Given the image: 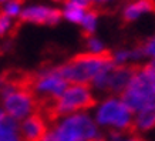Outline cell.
I'll list each match as a JSON object with an SVG mask.
<instances>
[{"label": "cell", "instance_id": "3957f363", "mask_svg": "<svg viewBox=\"0 0 155 141\" xmlns=\"http://www.w3.org/2000/svg\"><path fill=\"white\" fill-rule=\"evenodd\" d=\"M97 123L101 126H110L122 134H135V124L132 113L121 100L108 97L100 106L97 111Z\"/></svg>", "mask_w": 155, "mask_h": 141}, {"label": "cell", "instance_id": "4fadbf2b", "mask_svg": "<svg viewBox=\"0 0 155 141\" xmlns=\"http://www.w3.org/2000/svg\"><path fill=\"white\" fill-rule=\"evenodd\" d=\"M2 13L9 16L10 19L20 16V13H21V0H9V2H6Z\"/></svg>", "mask_w": 155, "mask_h": 141}, {"label": "cell", "instance_id": "6da1fadb", "mask_svg": "<svg viewBox=\"0 0 155 141\" xmlns=\"http://www.w3.org/2000/svg\"><path fill=\"white\" fill-rule=\"evenodd\" d=\"M108 64L114 63V54L110 50L101 53H81L67 61L66 64L56 69V73L68 84H85L90 86L98 71ZM117 66V64H115Z\"/></svg>", "mask_w": 155, "mask_h": 141}, {"label": "cell", "instance_id": "7a4b0ae2", "mask_svg": "<svg viewBox=\"0 0 155 141\" xmlns=\"http://www.w3.org/2000/svg\"><path fill=\"white\" fill-rule=\"evenodd\" d=\"M121 101L130 111H140L148 104L155 101V70L147 63L140 64L135 76L131 79L130 84L124 93L120 96Z\"/></svg>", "mask_w": 155, "mask_h": 141}, {"label": "cell", "instance_id": "30bf717a", "mask_svg": "<svg viewBox=\"0 0 155 141\" xmlns=\"http://www.w3.org/2000/svg\"><path fill=\"white\" fill-rule=\"evenodd\" d=\"M0 141H20L19 123L5 111H0Z\"/></svg>", "mask_w": 155, "mask_h": 141}, {"label": "cell", "instance_id": "603a6c76", "mask_svg": "<svg viewBox=\"0 0 155 141\" xmlns=\"http://www.w3.org/2000/svg\"><path fill=\"white\" fill-rule=\"evenodd\" d=\"M101 2H108V0H101Z\"/></svg>", "mask_w": 155, "mask_h": 141}, {"label": "cell", "instance_id": "ffe728a7", "mask_svg": "<svg viewBox=\"0 0 155 141\" xmlns=\"http://www.w3.org/2000/svg\"><path fill=\"white\" fill-rule=\"evenodd\" d=\"M148 64H150V66H151V67H152V69H154V70H155V59H154V60H152V61H150Z\"/></svg>", "mask_w": 155, "mask_h": 141}, {"label": "cell", "instance_id": "44dd1931", "mask_svg": "<svg viewBox=\"0 0 155 141\" xmlns=\"http://www.w3.org/2000/svg\"><path fill=\"white\" fill-rule=\"evenodd\" d=\"M6 2H9V0H0V3H6Z\"/></svg>", "mask_w": 155, "mask_h": 141}, {"label": "cell", "instance_id": "7402d4cb", "mask_svg": "<svg viewBox=\"0 0 155 141\" xmlns=\"http://www.w3.org/2000/svg\"><path fill=\"white\" fill-rule=\"evenodd\" d=\"M85 2H90V3H93V2H95V0H85Z\"/></svg>", "mask_w": 155, "mask_h": 141}, {"label": "cell", "instance_id": "e0dca14e", "mask_svg": "<svg viewBox=\"0 0 155 141\" xmlns=\"http://www.w3.org/2000/svg\"><path fill=\"white\" fill-rule=\"evenodd\" d=\"M66 7H75L81 10H90L91 3L85 0H66Z\"/></svg>", "mask_w": 155, "mask_h": 141}, {"label": "cell", "instance_id": "8992f818", "mask_svg": "<svg viewBox=\"0 0 155 141\" xmlns=\"http://www.w3.org/2000/svg\"><path fill=\"white\" fill-rule=\"evenodd\" d=\"M140 64H121L115 66L110 73L108 83L104 93L107 96H121L124 90L127 89L131 79L135 76Z\"/></svg>", "mask_w": 155, "mask_h": 141}, {"label": "cell", "instance_id": "277c9868", "mask_svg": "<svg viewBox=\"0 0 155 141\" xmlns=\"http://www.w3.org/2000/svg\"><path fill=\"white\" fill-rule=\"evenodd\" d=\"M54 133L57 141H90L98 137L95 124L85 114H77L66 118L58 127L54 128Z\"/></svg>", "mask_w": 155, "mask_h": 141}, {"label": "cell", "instance_id": "ac0fdd59", "mask_svg": "<svg viewBox=\"0 0 155 141\" xmlns=\"http://www.w3.org/2000/svg\"><path fill=\"white\" fill-rule=\"evenodd\" d=\"M12 27V19L5 13H0V36L6 34Z\"/></svg>", "mask_w": 155, "mask_h": 141}, {"label": "cell", "instance_id": "2e32d148", "mask_svg": "<svg viewBox=\"0 0 155 141\" xmlns=\"http://www.w3.org/2000/svg\"><path fill=\"white\" fill-rule=\"evenodd\" d=\"M87 47H88L90 53H101V52L105 50L104 46H103V43L95 37H88L87 39Z\"/></svg>", "mask_w": 155, "mask_h": 141}, {"label": "cell", "instance_id": "5bb4252c", "mask_svg": "<svg viewBox=\"0 0 155 141\" xmlns=\"http://www.w3.org/2000/svg\"><path fill=\"white\" fill-rule=\"evenodd\" d=\"M85 10L81 9H75V7H66V10L63 12V17H66L68 22L71 23H80L84 19Z\"/></svg>", "mask_w": 155, "mask_h": 141}, {"label": "cell", "instance_id": "ba28073f", "mask_svg": "<svg viewBox=\"0 0 155 141\" xmlns=\"http://www.w3.org/2000/svg\"><path fill=\"white\" fill-rule=\"evenodd\" d=\"M61 17H63V12L57 9H50L46 6H30V7L21 10V13H20L21 22L36 24H50V26L57 24Z\"/></svg>", "mask_w": 155, "mask_h": 141}, {"label": "cell", "instance_id": "9a60e30c", "mask_svg": "<svg viewBox=\"0 0 155 141\" xmlns=\"http://www.w3.org/2000/svg\"><path fill=\"white\" fill-rule=\"evenodd\" d=\"M137 47L142 52L144 57L151 56V57H154L155 59V36L154 37H151V39H148V40H145V42L140 43V44H137Z\"/></svg>", "mask_w": 155, "mask_h": 141}, {"label": "cell", "instance_id": "8fae6325", "mask_svg": "<svg viewBox=\"0 0 155 141\" xmlns=\"http://www.w3.org/2000/svg\"><path fill=\"white\" fill-rule=\"evenodd\" d=\"M135 130L138 131H147L151 128H155V101L148 104L145 107L140 110L137 114V118L134 120Z\"/></svg>", "mask_w": 155, "mask_h": 141}, {"label": "cell", "instance_id": "52a82bcc", "mask_svg": "<svg viewBox=\"0 0 155 141\" xmlns=\"http://www.w3.org/2000/svg\"><path fill=\"white\" fill-rule=\"evenodd\" d=\"M47 133L48 123L38 111H34L20 127V141H43Z\"/></svg>", "mask_w": 155, "mask_h": 141}, {"label": "cell", "instance_id": "9c48e42d", "mask_svg": "<svg viewBox=\"0 0 155 141\" xmlns=\"http://www.w3.org/2000/svg\"><path fill=\"white\" fill-rule=\"evenodd\" d=\"M144 13L155 14V0H135V2L130 3L124 9L122 20H124V23H131Z\"/></svg>", "mask_w": 155, "mask_h": 141}, {"label": "cell", "instance_id": "7c38bea8", "mask_svg": "<svg viewBox=\"0 0 155 141\" xmlns=\"http://www.w3.org/2000/svg\"><path fill=\"white\" fill-rule=\"evenodd\" d=\"M97 19H98V12L97 10H88L84 14L81 26H83V34H84L85 39L93 37V33L95 32V26H97Z\"/></svg>", "mask_w": 155, "mask_h": 141}, {"label": "cell", "instance_id": "5b68a950", "mask_svg": "<svg viewBox=\"0 0 155 141\" xmlns=\"http://www.w3.org/2000/svg\"><path fill=\"white\" fill-rule=\"evenodd\" d=\"M37 107V100L34 97L33 91L19 90L3 96V108L5 113L9 114L14 120H21L33 114Z\"/></svg>", "mask_w": 155, "mask_h": 141}, {"label": "cell", "instance_id": "d6986e66", "mask_svg": "<svg viewBox=\"0 0 155 141\" xmlns=\"http://www.w3.org/2000/svg\"><path fill=\"white\" fill-rule=\"evenodd\" d=\"M43 141H57V137H56V133H54V130L48 131L47 136L44 137V140H43Z\"/></svg>", "mask_w": 155, "mask_h": 141}, {"label": "cell", "instance_id": "cb8c5ba5", "mask_svg": "<svg viewBox=\"0 0 155 141\" xmlns=\"http://www.w3.org/2000/svg\"><path fill=\"white\" fill-rule=\"evenodd\" d=\"M56 2H58V0H56Z\"/></svg>", "mask_w": 155, "mask_h": 141}]
</instances>
